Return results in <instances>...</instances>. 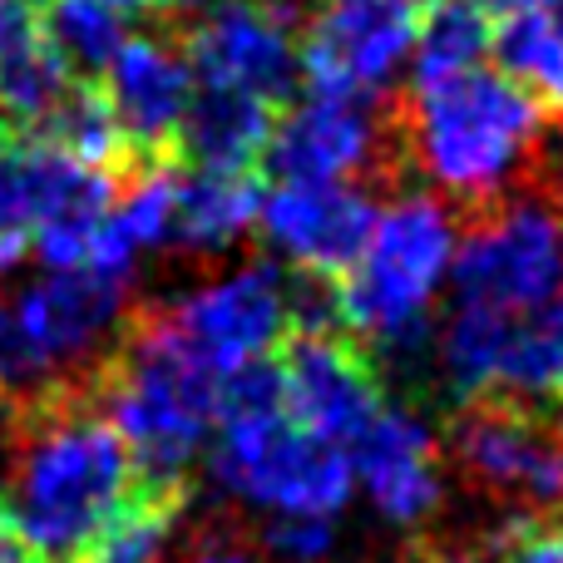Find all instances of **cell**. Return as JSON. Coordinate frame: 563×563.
<instances>
[{"label":"cell","instance_id":"5b68a950","mask_svg":"<svg viewBox=\"0 0 563 563\" xmlns=\"http://www.w3.org/2000/svg\"><path fill=\"white\" fill-rule=\"evenodd\" d=\"M455 247V213L440 198L400 194L396 203L376 208L356 263L331 282L341 331H356L376 346H410L445 291Z\"/></svg>","mask_w":563,"mask_h":563},{"label":"cell","instance_id":"ac0fdd59","mask_svg":"<svg viewBox=\"0 0 563 563\" xmlns=\"http://www.w3.org/2000/svg\"><path fill=\"white\" fill-rule=\"evenodd\" d=\"M174 194H178L174 164L139 168L124 194H114L109 213L99 218L85 267H95V273H104V277H119V282L134 277L139 257L174 243Z\"/></svg>","mask_w":563,"mask_h":563},{"label":"cell","instance_id":"3957f363","mask_svg":"<svg viewBox=\"0 0 563 563\" xmlns=\"http://www.w3.org/2000/svg\"><path fill=\"white\" fill-rule=\"evenodd\" d=\"M218 445L213 475L223 489L243 495L247 505H263L273 515H327L336 519L351 499V460L346 445L311 435L297 426L282 400L277 361L223 376L218 396Z\"/></svg>","mask_w":563,"mask_h":563},{"label":"cell","instance_id":"603a6c76","mask_svg":"<svg viewBox=\"0 0 563 563\" xmlns=\"http://www.w3.org/2000/svg\"><path fill=\"white\" fill-rule=\"evenodd\" d=\"M35 30L75 75H104L114 49L129 40V15L114 0H45L35 10Z\"/></svg>","mask_w":563,"mask_h":563},{"label":"cell","instance_id":"277c9868","mask_svg":"<svg viewBox=\"0 0 563 563\" xmlns=\"http://www.w3.org/2000/svg\"><path fill=\"white\" fill-rule=\"evenodd\" d=\"M544 109L499 69H465L410 85V154L416 168L450 198L499 194L539 144Z\"/></svg>","mask_w":563,"mask_h":563},{"label":"cell","instance_id":"d6a6232c","mask_svg":"<svg viewBox=\"0 0 563 563\" xmlns=\"http://www.w3.org/2000/svg\"><path fill=\"white\" fill-rule=\"evenodd\" d=\"M148 5H158V10H178V15H184V10H208L213 0H148Z\"/></svg>","mask_w":563,"mask_h":563},{"label":"cell","instance_id":"1f68e13d","mask_svg":"<svg viewBox=\"0 0 563 563\" xmlns=\"http://www.w3.org/2000/svg\"><path fill=\"white\" fill-rule=\"evenodd\" d=\"M410 563H489L485 554H470V549H455V544H420Z\"/></svg>","mask_w":563,"mask_h":563},{"label":"cell","instance_id":"d6986e66","mask_svg":"<svg viewBox=\"0 0 563 563\" xmlns=\"http://www.w3.org/2000/svg\"><path fill=\"white\" fill-rule=\"evenodd\" d=\"M273 104L238 89L198 85L184 124L174 134V148L188 158V168H257L263 164L267 134H273Z\"/></svg>","mask_w":563,"mask_h":563},{"label":"cell","instance_id":"9c48e42d","mask_svg":"<svg viewBox=\"0 0 563 563\" xmlns=\"http://www.w3.org/2000/svg\"><path fill=\"white\" fill-rule=\"evenodd\" d=\"M455 301L489 311H534L563 287V213L549 203H509L460 238Z\"/></svg>","mask_w":563,"mask_h":563},{"label":"cell","instance_id":"44dd1931","mask_svg":"<svg viewBox=\"0 0 563 563\" xmlns=\"http://www.w3.org/2000/svg\"><path fill=\"white\" fill-rule=\"evenodd\" d=\"M75 79L79 75L59 59V49L40 30H30L20 45H10L0 55V129L35 134L49 119V109L69 95Z\"/></svg>","mask_w":563,"mask_h":563},{"label":"cell","instance_id":"83f0119b","mask_svg":"<svg viewBox=\"0 0 563 563\" xmlns=\"http://www.w3.org/2000/svg\"><path fill=\"white\" fill-rule=\"evenodd\" d=\"M263 539L287 563H321L336 544V529H331L327 515H277Z\"/></svg>","mask_w":563,"mask_h":563},{"label":"cell","instance_id":"30bf717a","mask_svg":"<svg viewBox=\"0 0 563 563\" xmlns=\"http://www.w3.org/2000/svg\"><path fill=\"white\" fill-rule=\"evenodd\" d=\"M297 10L291 0H213L188 30V65L198 85L287 104L297 85Z\"/></svg>","mask_w":563,"mask_h":563},{"label":"cell","instance_id":"7a4b0ae2","mask_svg":"<svg viewBox=\"0 0 563 563\" xmlns=\"http://www.w3.org/2000/svg\"><path fill=\"white\" fill-rule=\"evenodd\" d=\"M89 396L124 435L139 475L188 479V465L218 426L223 376L188 356L158 311H144L124 321L119 341L89 376Z\"/></svg>","mask_w":563,"mask_h":563},{"label":"cell","instance_id":"836d02e7","mask_svg":"<svg viewBox=\"0 0 563 563\" xmlns=\"http://www.w3.org/2000/svg\"><path fill=\"white\" fill-rule=\"evenodd\" d=\"M485 10H525V5H554V0H479Z\"/></svg>","mask_w":563,"mask_h":563},{"label":"cell","instance_id":"52a82bcc","mask_svg":"<svg viewBox=\"0 0 563 563\" xmlns=\"http://www.w3.org/2000/svg\"><path fill=\"white\" fill-rule=\"evenodd\" d=\"M420 10L406 0H317L297 25V75L311 95H390L410 65Z\"/></svg>","mask_w":563,"mask_h":563},{"label":"cell","instance_id":"ffe728a7","mask_svg":"<svg viewBox=\"0 0 563 563\" xmlns=\"http://www.w3.org/2000/svg\"><path fill=\"white\" fill-rule=\"evenodd\" d=\"M489 59L539 109L563 114V20L554 5L499 10L489 30Z\"/></svg>","mask_w":563,"mask_h":563},{"label":"cell","instance_id":"5bb4252c","mask_svg":"<svg viewBox=\"0 0 563 563\" xmlns=\"http://www.w3.org/2000/svg\"><path fill=\"white\" fill-rule=\"evenodd\" d=\"M380 148V124L371 104L341 95H307L273 119L263 164L287 184H351L366 174Z\"/></svg>","mask_w":563,"mask_h":563},{"label":"cell","instance_id":"7c38bea8","mask_svg":"<svg viewBox=\"0 0 563 563\" xmlns=\"http://www.w3.org/2000/svg\"><path fill=\"white\" fill-rule=\"evenodd\" d=\"M15 311L49 371L65 386H89L129 321V282L95 267H59L30 282L15 297Z\"/></svg>","mask_w":563,"mask_h":563},{"label":"cell","instance_id":"8d00e7d4","mask_svg":"<svg viewBox=\"0 0 563 563\" xmlns=\"http://www.w3.org/2000/svg\"><path fill=\"white\" fill-rule=\"evenodd\" d=\"M554 5H559V20H563V0H554Z\"/></svg>","mask_w":563,"mask_h":563},{"label":"cell","instance_id":"4fadbf2b","mask_svg":"<svg viewBox=\"0 0 563 563\" xmlns=\"http://www.w3.org/2000/svg\"><path fill=\"white\" fill-rule=\"evenodd\" d=\"M371 218H376V203L356 184H287V178H277V188H263L257 233L301 277L336 282L356 263Z\"/></svg>","mask_w":563,"mask_h":563},{"label":"cell","instance_id":"8fae6325","mask_svg":"<svg viewBox=\"0 0 563 563\" xmlns=\"http://www.w3.org/2000/svg\"><path fill=\"white\" fill-rule=\"evenodd\" d=\"M277 380L291 420L331 445H351L386 406L376 361L341 327H291L277 346Z\"/></svg>","mask_w":563,"mask_h":563},{"label":"cell","instance_id":"e0dca14e","mask_svg":"<svg viewBox=\"0 0 563 563\" xmlns=\"http://www.w3.org/2000/svg\"><path fill=\"white\" fill-rule=\"evenodd\" d=\"M263 174L257 168H184L174 194V243L198 257L233 253L257 228Z\"/></svg>","mask_w":563,"mask_h":563},{"label":"cell","instance_id":"e575fe53","mask_svg":"<svg viewBox=\"0 0 563 563\" xmlns=\"http://www.w3.org/2000/svg\"><path fill=\"white\" fill-rule=\"evenodd\" d=\"M114 5H119V10H124V15H134V10H144V5H148V0H114Z\"/></svg>","mask_w":563,"mask_h":563},{"label":"cell","instance_id":"9a60e30c","mask_svg":"<svg viewBox=\"0 0 563 563\" xmlns=\"http://www.w3.org/2000/svg\"><path fill=\"white\" fill-rule=\"evenodd\" d=\"M351 475L390 525H426L440 505V445L410 410L380 406L346 445Z\"/></svg>","mask_w":563,"mask_h":563},{"label":"cell","instance_id":"d590c367","mask_svg":"<svg viewBox=\"0 0 563 563\" xmlns=\"http://www.w3.org/2000/svg\"><path fill=\"white\" fill-rule=\"evenodd\" d=\"M406 5H416V10H426V5H435V0H406Z\"/></svg>","mask_w":563,"mask_h":563},{"label":"cell","instance_id":"2e32d148","mask_svg":"<svg viewBox=\"0 0 563 563\" xmlns=\"http://www.w3.org/2000/svg\"><path fill=\"white\" fill-rule=\"evenodd\" d=\"M194 65L184 49L164 45L158 35H129L104 65V99L124 129L129 148L164 154L194 104Z\"/></svg>","mask_w":563,"mask_h":563},{"label":"cell","instance_id":"74e56055","mask_svg":"<svg viewBox=\"0 0 563 563\" xmlns=\"http://www.w3.org/2000/svg\"><path fill=\"white\" fill-rule=\"evenodd\" d=\"M559 406H563V400H559Z\"/></svg>","mask_w":563,"mask_h":563},{"label":"cell","instance_id":"6da1fadb","mask_svg":"<svg viewBox=\"0 0 563 563\" xmlns=\"http://www.w3.org/2000/svg\"><path fill=\"white\" fill-rule=\"evenodd\" d=\"M139 489V470L89 386H59L10 416L5 509L45 563H79Z\"/></svg>","mask_w":563,"mask_h":563},{"label":"cell","instance_id":"8992f818","mask_svg":"<svg viewBox=\"0 0 563 563\" xmlns=\"http://www.w3.org/2000/svg\"><path fill=\"white\" fill-rule=\"evenodd\" d=\"M450 455L470 485L519 509L563 505V410L479 390L450 416Z\"/></svg>","mask_w":563,"mask_h":563},{"label":"cell","instance_id":"f546056e","mask_svg":"<svg viewBox=\"0 0 563 563\" xmlns=\"http://www.w3.org/2000/svg\"><path fill=\"white\" fill-rule=\"evenodd\" d=\"M0 563H45L35 549H30V539L20 534V525L10 519L5 499H0Z\"/></svg>","mask_w":563,"mask_h":563},{"label":"cell","instance_id":"4dcf8cb0","mask_svg":"<svg viewBox=\"0 0 563 563\" xmlns=\"http://www.w3.org/2000/svg\"><path fill=\"white\" fill-rule=\"evenodd\" d=\"M178 563H253V559H247V549H238V544H228V539L208 534V539H198L194 549H184V559H178Z\"/></svg>","mask_w":563,"mask_h":563},{"label":"cell","instance_id":"484cf974","mask_svg":"<svg viewBox=\"0 0 563 563\" xmlns=\"http://www.w3.org/2000/svg\"><path fill=\"white\" fill-rule=\"evenodd\" d=\"M30 257V174L25 134L0 129V277Z\"/></svg>","mask_w":563,"mask_h":563},{"label":"cell","instance_id":"ba28073f","mask_svg":"<svg viewBox=\"0 0 563 563\" xmlns=\"http://www.w3.org/2000/svg\"><path fill=\"white\" fill-rule=\"evenodd\" d=\"M158 317L188 356H198L218 376H233L282 346L291 331V287L273 257H263L194 287Z\"/></svg>","mask_w":563,"mask_h":563},{"label":"cell","instance_id":"cb8c5ba5","mask_svg":"<svg viewBox=\"0 0 563 563\" xmlns=\"http://www.w3.org/2000/svg\"><path fill=\"white\" fill-rule=\"evenodd\" d=\"M35 134L49 139L55 148H65V154L85 158V164L109 168V174H124V164H129V158H124L129 154V139H124V129H119L114 109H109L104 89L85 85V79H75V85H69V95L49 109V119L35 129Z\"/></svg>","mask_w":563,"mask_h":563},{"label":"cell","instance_id":"4316f807","mask_svg":"<svg viewBox=\"0 0 563 563\" xmlns=\"http://www.w3.org/2000/svg\"><path fill=\"white\" fill-rule=\"evenodd\" d=\"M489 563H563V505L554 509H515L489 534Z\"/></svg>","mask_w":563,"mask_h":563},{"label":"cell","instance_id":"d4e9b609","mask_svg":"<svg viewBox=\"0 0 563 563\" xmlns=\"http://www.w3.org/2000/svg\"><path fill=\"white\" fill-rule=\"evenodd\" d=\"M65 380L49 371V361L35 351V341H30L25 321H20L15 311V297H5L0 291V406L15 416V410L35 406V400H45L49 390H59Z\"/></svg>","mask_w":563,"mask_h":563},{"label":"cell","instance_id":"7402d4cb","mask_svg":"<svg viewBox=\"0 0 563 563\" xmlns=\"http://www.w3.org/2000/svg\"><path fill=\"white\" fill-rule=\"evenodd\" d=\"M430 15L416 25V45H410V85L416 79H445V75H465L479 69L489 59V15L479 0H435L426 5Z\"/></svg>","mask_w":563,"mask_h":563},{"label":"cell","instance_id":"f1b7e54d","mask_svg":"<svg viewBox=\"0 0 563 563\" xmlns=\"http://www.w3.org/2000/svg\"><path fill=\"white\" fill-rule=\"evenodd\" d=\"M35 30V5L30 0H0V55Z\"/></svg>","mask_w":563,"mask_h":563}]
</instances>
